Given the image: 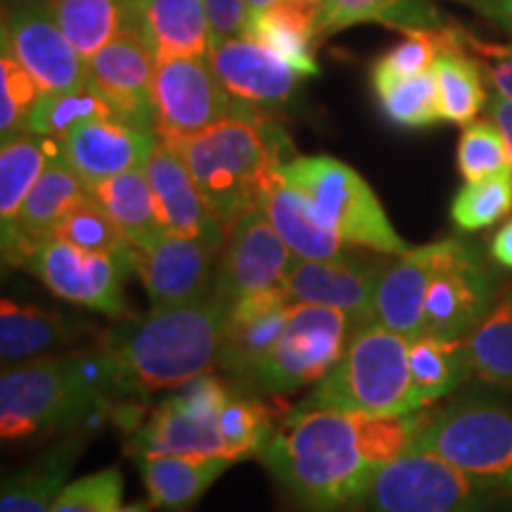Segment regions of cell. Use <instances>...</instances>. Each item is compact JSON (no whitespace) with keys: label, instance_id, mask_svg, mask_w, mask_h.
<instances>
[{"label":"cell","instance_id":"cell-1","mask_svg":"<svg viewBox=\"0 0 512 512\" xmlns=\"http://www.w3.org/2000/svg\"><path fill=\"white\" fill-rule=\"evenodd\" d=\"M430 418L297 406L256 458L299 508L342 512L366 501L377 470L411 451Z\"/></svg>","mask_w":512,"mask_h":512},{"label":"cell","instance_id":"cell-2","mask_svg":"<svg viewBox=\"0 0 512 512\" xmlns=\"http://www.w3.org/2000/svg\"><path fill=\"white\" fill-rule=\"evenodd\" d=\"M230 306L211 290L195 302L150 309L107 330L100 349L110 358L119 399H145L207 375L219 363Z\"/></svg>","mask_w":512,"mask_h":512},{"label":"cell","instance_id":"cell-3","mask_svg":"<svg viewBox=\"0 0 512 512\" xmlns=\"http://www.w3.org/2000/svg\"><path fill=\"white\" fill-rule=\"evenodd\" d=\"M171 147L188 166L226 235L242 214L264 207L292 150L285 133L259 112L233 114Z\"/></svg>","mask_w":512,"mask_h":512},{"label":"cell","instance_id":"cell-4","mask_svg":"<svg viewBox=\"0 0 512 512\" xmlns=\"http://www.w3.org/2000/svg\"><path fill=\"white\" fill-rule=\"evenodd\" d=\"M119 392L105 351L34 358L3 368L0 434L17 441L72 430L117 406Z\"/></svg>","mask_w":512,"mask_h":512},{"label":"cell","instance_id":"cell-5","mask_svg":"<svg viewBox=\"0 0 512 512\" xmlns=\"http://www.w3.org/2000/svg\"><path fill=\"white\" fill-rule=\"evenodd\" d=\"M408 344L399 332L370 323L351 339L339 363L299 408L363 415H408L425 411L415 387Z\"/></svg>","mask_w":512,"mask_h":512},{"label":"cell","instance_id":"cell-6","mask_svg":"<svg viewBox=\"0 0 512 512\" xmlns=\"http://www.w3.org/2000/svg\"><path fill=\"white\" fill-rule=\"evenodd\" d=\"M280 174L302 192L323 223L342 235L347 245L387 256L411 249L396 233L366 178L339 159L328 155L294 157Z\"/></svg>","mask_w":512,"mask_h":512},{"label":"cell","instance_id":"cell-7","mask_svg":"<svg viewBox=\"0 0 512 512\" xmlns=\"http://www.w3.org/2000/svg\"><path fill=\"white\" fill-rule=\"evenodd\" d=\"M415 446L446 458L512 503V408L491 401H458L432 413Z\"/></svg>","mask_w":512,"mask_h":512},{"label":"cell","instance_id":"cell-8","mask_svg":"<svg viewBox=\"0 0 512 512\" xmlns=\"http://www.w3.org/2000/svg\"><path fill=\"white\" fill-rule=\"evenodd\" d=\"M361 328L363 325L342 309L292 304L283 337L242 382L273 396H287L318 384L337 366Z\"/></svg>","mask_w":512,"mask_h":512},{"label":"cell","instance_id":"cell-9","mask_svg":"<svg viewBox=\"0 0 512 512\" xmlns=\"http://www.w3.org/2000/svg\"><path fill=\"white\" fill-rule=\"evenodd\" d=\"M363 503L366 512H498L510 501L446 458L413 446L377 470Z\"/></svg>","mask_w":512,"mask_h":512},{"label":"cell","instance_id":"cell-10","mask_svg":"<svg viewBox=\"0 0 512 512\" xmlns=\"http://www.w3.org/2000/svg\"><path fill=\"white\" fill-rule=\"evenodd\" d=\"M24 268L64 302L124 318V285L128 273L136 271V249L88 252L67 240L50 238L36 247Z\"/></svg>","mask_w":512,"mask_h":512},{"label":"cell","instance_id":"cell-11","mask_svg":"<svg viewBox=\"0 0 512 512\" xmlns=\"http://www.w3.org/2000/svg\"><path fill=\"white\" fill-rule=\"evenodd\" d=\"M152 100L157 138L169 145L197 136L233 114L256 112L230 98L216 79L209 57L159 60L152 79Z\"/></svg>","mask_w":512,"mask_h":512},{"label":"cell","instance_id":"cell-12","mask_svg":"<svg viewBox=\"0 0 512 512\" xmlns=\"http://www.w3.org/2000/svg\"><path fill=\"white\" fill-rule=\"evenodd\" d=\"M494 306V280L475 247L439 240V264L425 299V332L465 339Z\"/></svg>","mask_w":512,"mask_h":512},{"label":"cell","instance_id":"cell-13","mask_svg":"<svg viewBox=\"0 0 512 512\" xmlns=\"http://www.w3.org/2000/svg\"><path fill=\"white\" fill-rule=\"evenodd\" d=\"M3 50L27 69L41 93L88 81V62L57 27L48 5L3 8Z\"/></svg>","mask_w":512,"mask_h":512},{"label":"cell","instance_id":"cell-14","mask_svg":"<svg viewBox=\"0 0 512 512\" xmlns=\"http://www.w3.org/2000/svg\"><path fill=\"white\" fill-rule=\"evenodd\" d=\"M294 259L297 256L268 221L264 207H256L230 228L214 290L233 304L247 294L283 287Z\"/></svg>","mask_w":512,"mask_h":512},{"label":"cell","instance_id":"cell-15","mask_svg":"<svg viewBox=\"0 0 512 512\" xmlns=\"http://www.w3.org/2000/svg\"><path fill=\"white\" fill-rule=\"evenodd\" d=\"M155 67V50L143 29L133 27L114 36L88 62V79L105 95L121 119L145 131H155V100H152Z\"/></svg>","mask_w":512,"mask_h":512},{"label":"cell","instance_id":"cell-16","mask_svg":"<svg viewBox=\"0 0 512 512\" xmlns=\"http://www.w3.org/2000/svg\"><path fill=\"white\" fill-rule=\"evenodd\" d=\"M223 249L204 240L164 235L147 249H136V273L152 309L188 304L214 290Z\"/></svg>","mask_w":512,"mask_h":512},{"label":"cell","instance_id":"cell-17","mask_svg":"<svg viewBox=\"0 0 512 512\" xmlns=\"http://www.w3.org/2000/svg\"><path fill=\"white\" fill-rule=\"evenodd\" d=\"M207 57L230 98L249 110L285 105L297 91L299 79H304L283 57L247 36L214 41Z\"/></svg>","mask_w":512,"mask_h":512},{"label":"cell","instance_id":"cell-18","mask_svg":"<svg viewBox=\"0 0 512 512\" xmlns=\"http://www.w3.org/2000/svg\"><path fill=\"white\" fill-rule=\"evenodd\" d=\"M384 264L361 261L356 256L328 261L294 259L283 280L290 304H316L342 309L358 323H375V290Z\"/></svg>","mask_w":512,"mask_h":512},{"label":"cell","instance_id":"cell-19","mask_svg":"<svg viewBox=\"0 0 512 512\" xmlns=\"http://www.w3.org/2000/svg\"><path fill=\"white\" fill-rule=\"evenodd\" d=\"M155 145V131L119 117H105L76 126L60 143V152L83 185L93 190L124 171L145 166Z\"/></svg>","mask_w":512,"mask_h":512},{"label":"cell","instance_id":"cell-20","mask_svg":"<svg viewBox=\"0 0 512 512\" xmlns=\"http://www.w3.org/2000/svg\"><path fill=\"white\" fill-rule=\"evenodd\" d=\"M86 185L67 159L55 155L38 176V181L19 209L17 219L3 228V259L5 264L27 266L29 256L38 245L55 235L57 226L76 202L88 195Z\"/></svg>","mask_w":512,"mask_h":512},{"label":"cell","instance_id":"cell-21","mask_svg":"<svg viewBox=\"0 0 512 512\" xmlns=\"http://www.w3.org/2000/svg\"><path fill=\"white\" fill-rule=\"evenodd\" d=\"M145 171L166 235L204 240L219 249L226 247V230L214 216V211L209 209L200 188L192 181L188 166L174 147L157 138Z\"/></svg>","mask_w":512,"mask_h":512},{"label":"cell","instance_id":"cell-22","mask_svg":"<svg viewBox=\"0 0 512 512\" xmlns=\"http://www.w3.org/2000/svg\"><path fill=\"white\" fill-rule=\"evenodd\" d=\"M221 411L197 406L178 392L159 403L131 439L136 456H197L226 458ZM228 460V458H226ZM233 463V460H230Z\"/></svg>","mask_w":512,"mask_h":512},{"label":"cell","instance_id":"cell-23","mask_svg":"<svg viewBox=\"0 0 512 512\" xmlns=\"http://www.w3.org/2000/svg\"><path fill=\"white\" fill-rule=\"evenodd\" d=\"M290 313L292 304L283 287L247 294L233 302L216 366L245 380L283 337Z\"/></svg>","mask_w":512,"mask_h":512},{"label":"cell","instance_id":"cell-24","mask_svg":"<svg viewBox=\"0 0 512 512\" xmlns=\"http://www.w3.org/2000/svg\"><path fill=\"white\" fill-rule=\"evenodd\" d=\"M439 264V242L411 247L384 264L375 290V323L406 339L425 335V299Z\"/></svg>","mask_w":512,"mask_h":512},{"label":"cell","instance_id":"cell-25","mask_svg":"<svg viewBox=\"0 0 512 512\" xmlns=\"http://www.w3.org/2000/svg\"><path fill=\"white\" fill-rule=\"evenodd\" d=\"M325 0H280L271 8L249 17L242 36L264 43L304 76H316V41L323 38Z\"/></svg>","mask_w":512,"mask_h":512},{"label":"cell","instance_id":"cell-26","mask_svg":"<svg viewBox=\"0 0 512 512\" xmlns=\"http://www.w3.org/2000/svg\"><path fill=\"white\" fill-rule=\"evenodd\" d=\"M264 211L297 259L328 261L347 256V242L316 214L311 202L280 174L266 195Z\"/></svg>","mask_w":512,"mask_h":512},{"label":"cell","instance_id":"cell-27","mask_svg":"<svg viewBox=\"0 0 512 512\" xmlns=\"http://www.w3.org/2000/svg\"><path fill=\"white\" fill-rule=\"evenodd\" d=\"M140 29L157 62L171 57H207L211 27L204 0H136Z\"/></svg>","mask_w":512,"mask_h":512},{"label":"cell","instance_id":"cell-28","mask_svg":"<svg viewBox=\"0 0 512 512\" xmlns=\"http://www.w3.org/2000/svg\"><path fill=\"white\" fill-rule=\"evenodd\" d=\"M150 503L164 512H190L228 470L226 458L136 456Z\"/></svg>","mask_w":512,"mask_h":512},{"label":"cell","instance_id":"cell-29","mask_svg":"<svg viewBox=\"0 0 512 512\" xmlns=\"http://www.w3.org/2000/svg\"><path fill=\"white\" fill-rule=\"evenodd\" d=\"M88 323L67 313L43 311L38 306H22L12 299L0 304V358L3 366L36 358L38 354L74 342Z\"/></svg>","mask_w":512,"mask_h":512},{"label":"cell","instance_id":"cell-30","mask_svg":"<svg viewBox=\"0 0 512 512\" xmlns=\"http://www.w3.org/2000/svg\"><path fill=\"white\" fill-rule=\"evenodd\" d=\"M83 437H72L36 458L34 463L3 479L0 512H53L55 501L69 482L79 460Z\"/></svg>","mask_w":512,"mask_h":512},{"label":"cell","instance_id":"cell-31","mask_svg":"<svg viewBox=\"0 0 512 512\" xmlns=\"http://www.w3.org/2000/svg\"><path fill=\"white\" fill-rule=\"evenodd\" d=\"M48 10L86 62L121 31L140 27L136 0H50Z\"/></svg>","mask_w":512,"mask_h":512},{"label":"cell","instance_id":"cell-32","mask_svg":"<svg viewBox=\"0 0 512 512\" xmlns=\"http://www.w3.org/2000/svg\"><path fill=\"white\" fill-rule=\"evenodd\" d=\"M91 192L110 211L124 238L136 249L152 247L166 235L145 166L124 171L110 181L95 185Z\"/></svg>","mask_w":512,"mask_h":512},{"label":"cell","instance_id":"cell-33","mask_svg":"<svg viewBox=\"0 0 512 512\" xmlns=\"http://www.w3.org/2000/svg\"><path fill=\"white\" fill-rule=\"evenodd\" d=\"M439 86L441 117L453 124H472L482 107L489 102V95L482 83V67L467 53L460 43L458 29H451V38L441 50L432 67Z\"/></svg>","mask_w":512,"mask_h":512},{"label":"cell","instance_id":"cell-34","mask_svg":"<svg viewBox=\"0 0 512 512\" xmlns=\"http://www.w3.org/2000/svg\"><path fill=\"white\" fill-rule=\"evenodd\" d=\"M408 363L425 408L444 399L472 375L465 339H446L430 332L411 339Z\"/></svg>","mask_w":512,"mask_h":512},{"label":"cell","instance_id":"cell-35","mask_svg":"<svg viewBox=\"0 0 512 512\" xmlns=\"http://www.w3.org/2000/svg\"><path fill=\"white\" fill-rule=\"evenodd\" d=\"M55 155H60V143L36 136L31 131L5 140L3 150H0V221H3V228H8L17 219L38 176L43 174L46 164Z\"/></svg>","mask_w":512,"mask_h":512},{"label":"cell","instance_id":"cell-36","mask_svg":"<svg viewBox=\"0 0 512 512\" xmlns=\"http://www.w3.org/2000/svg\"><path fill=\"white\" fill-rule=\"evenodd\" d=\"M366 22H382L401 31L444 27L437 8L427 0H328L320 34L330 36Z\"/></svg>","mask_w":512,"mask_h":512},{"label":"cell","instance_id":"cell-37","mask_svg":"<svg viewBox=\"0 0 512 512\" xmlns=\"http://www.w3.org/2000/svg\"><path fill=\"white\" fill-rule=\"evenodd\" d=\"M105 117H119V114L114 112L105 95L88 79L81 86L67 88V91L41 93L34 114H31L29 131L36 133V136L55 140V143H62L76 126Z\"/></svg>","mask_w":512,"mask_h":512},{"label":"cell","instance_id":"cell-38","mask_svg":"<svg viewBox=\"0 0 512 512\" xmlns=\"http://www.w3.org/2000/svg\"><path fill=\"white\" fill-rule=\"evenodd\" d=\"M472 375L512 387V292L491 306L486 318L465 337Z\"/></svg>","mask_w":512,"mask_h":512},{"label":"cell","instance_id":"cell-39","mask_svg":"<svg viewBox=\"0 0 512 512\" xmlns=\"http://www.w3.org/2000/svg\"><path fill=\"white\" fill-rule=\"evenodd\" d=\"M221 434L226 441V458L238 460L259 456L261 448L275 432V413L264 401L230 394L219 415Z\"/></svg>","mask_w":512,"mask_h":512},{"label":"cell","instance_id":"cell-40","mask_svg":"<svg viewBox=\"0 0 512 512\" xmlns=\"http://www.w3.org/2000/svg\"><path fill=\"white\" fill-rule=\"evenodd\" d=\"M512 211V171L467 181L451 202V219L463 233L494 226Z\"/></svg>","mask_w":512,"mask_h":512},{"label":"cell","instance_id":"cell-41","mask_svg":"<svg viewBox=\"0 0 512 512\" xmlns=\"http://www.w3.org/2000/svg\"><path fill=\"white\" fill-rule=\"evenodd\" d=\"M451 38V29H408L406 38L394 46L389 53H384L373 64L370 76H373L375 93L387 88L389 83H396L408 76L430 72L437 62V57Z\"/></svg>","mask_w":512,"mask_h":512},{"label":"cell","instance_id":"cell-42","mask_svg":"<svg viewBox=\"0 0 512 512\" xmlns=\"http://www.w3.org/2000/svg\"><path fill=\"white\" fill-rule=\"evenodd\" d=\"M380 105L387 119L401 128H427L444 121L439 105L437 76L422 72L377 91Z\"/></svg>","mask_w":512,"mask_h":512},{"label":"cell","instance_id":"cell-43","mask_svg":"<svg viewBox=\"0 0 512 512\" xmlns=\"http://www.w3.org/2000/svg\"><path fill=\"white\" fill-rule=\"evenodd\" d=\"M53 238L67 240L76 247L88 249V252H131V249H136L124 238L110 211L95 200L93 192H88L83 200L69 209Z\"/></svg>","mask_w":512,"mask_h":512},{"label":"cell","instance_id":"cell-44","mask_svg":"<svg viewBox=\"0 0 512 512\" xmlns=\"http://www.w3.org/2000/svg\"><path fill=\"white\" fill-rule=\"evenodd\" d=\"M458 171L465 181L512 171L510 145L494 121H472L458 143Z\"/></svg>","mask_w":512,"mask_h":512},{"label":"cell","instance_id":"cell-45","mask_svg":"<svg viewBox=\"0 0 512 512\" xmlns=\"http://www.w3.org/2000/svg\"><path fill=\"white\" fill-rule=\"evenodd\" d=\"M41 91L27 69L3 50L0 60V138L10 140L29 131Z\"/></svg>","mask_w":512,"mask_h":512},{"label":"cell","instance_id":"cell-46","mask_svg":"<svg viewBox=\"0 0 512 512\" xmlns=\"http://www.w3.org/2000/svg\"><path fill=\"white\" fill-rule=\"evenodd\" d=\"M121 496H124V477L119 467H105L64 486L53 512H117L121 508Z\"/></svg>","mask_w":512,"mask_h":512},{"label":"cell","instance_id":"cell-47","mask_svg":"<svg viewBox=\"0 0 512 512\" xmlns=\"http://www.w3.org/2000/svg\"><path fill=\"white\" fill-rule=\"evenodd\" d=\"M460 43L482 67L486 79L496 88L498 95L512 100V46H501V43H484L477 36L467 34L458 29Z\"/></svg>","mask_w":512,"mask_h":512},{"label":"cell","instance_id":"cell-48","mask_svg":"<svg viewBox=\"0 0 512 512\" xmlns=\"http://www.w3.org/2000/svg\"><path fill=\"white\" fill-rule=\"evenodd\" d=\"M207 8L211 43L233 38L245 31L247 24V0H204Z\"/></svg>","mask_w":512,"mask_h":512},{"label":"cell","instance_id":"cell-49","mask_svg":"<svg viewBox=\"0 0 512 512\" xmlns=\"http://www.w3.org/2000/svg\"><path fill=\"white\" fill-rule=\"evenodd\" d=\"M486 112H489V119L503 131L512 155V100L496 93L494 98H489V102H486Z\"/></svg>","mask_w":512,"mask_h":512},{"label":"cell","instance_id":"cell-50","mask_svg":"<svg viewBox=\"0 0 512 512\" xmlns=\"http://www.w3.org/2000/svg\"><path fill=\"white\" fill-rule=\"evenodd\" d=\"M467 3L512 34V0H467Z\"/></svg>","mask_w":512,"mask_h":512},{"label":"cell","instance_id":"cell-51","mask_svg":"<svg viewBox=\"0 0 512 512\" xmlns=\"http://www.w3.org/2000/svg\"><path fill=\"white\" fill-rule=\"evenodd\" d=\"M491 256L501 264L503 268H510L512 271V219L503 223V228L498 230L491 240Z\"/></svg>","mask_w":512,"mask_h":512},{"label":"cell","instance_id":"cell-52","mask_svg":"<svg viewBox=\"0 0 512 512\" xmlns=\"http://www.w3.org/2000/svg\"><path fill=\"white\" fill-rule=\"evenodd\" d=\"M275 3H280V0H247V19L259 15V12L268 10Z\"/></svg>","mask_w":512,"mask_h":512},{"label":"cell","instance_id":"cell-53","mask_svg":"<svg viewBox=\"0 0 512 512\" xmlns=\"http://www.w3.org/2000/svg\"><path fill=\"white\" fill-rule=\"evenodd\" d=\"M50 0H5L3 8H27V5H48Z\"/></svg>","mask_w":512,"mask_h":512},{"label":"cell","instance_id":"cell-54","mask_svg":"<svg viewBox=\"0 0 512 512\" xmlns=\"http://www.w3.org/2000/svg\"><path fill=\"white\" fill-rule=\"evenodd\" d=\"M117 512H150V505L145 503H131V505H121Z\"/></svg>","mask_w":512,"mask_h":512},{"label":"cell","instance_id":"cell-55","mask_svg":"<svg viewBox=\"0 0 512 512\" xmlns=\"http://www.w3.org/2000/svg\"><path fill=\"white\" fill-rule=\"evenodd\" d=\"M463 3H467V0H463Z\"/></svg>","mask_w":512,"mask_h":512},{"label":"cell","instance_id":"cell-56","mask_svg":"<svg viewBox=\"0 0 512 512\" xmlns=\"http://www.w3.org/2000/svg\"><path fill=\"white\" fill-rule=\"evenodd\" d=\"M325 3H328V0H325Z\"/></svg>","mask_w":512,"mask_h":512}]
</instances>
